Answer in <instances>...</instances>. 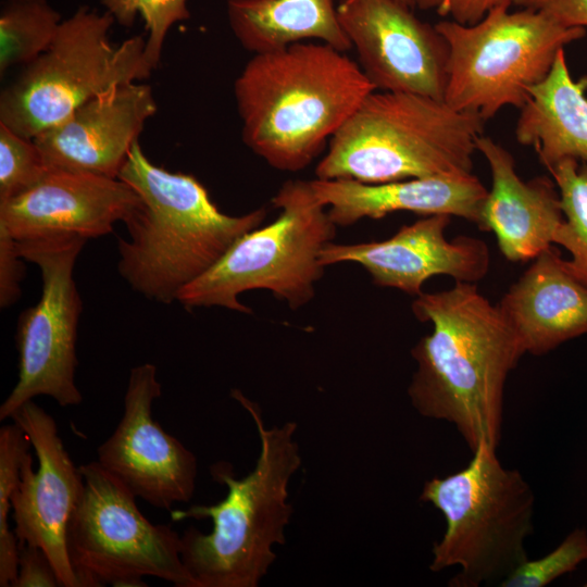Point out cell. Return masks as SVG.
<instances>
[{
    "instance_id": "obj_1",
    "label": "cell",
    "mask_w": 587,
    "mask_h": 587,
    "mask_svg": "<svg viewBox=\"0 0 587 587\" xmlns=\"http://www.w3.org/2000/svg\"><path fill=\"white\" fill-rule=\"evenodd\" d=\"M412 311L433 325L411 350L417 364L408 388L413 408L451 423L472 452L482 442L497 449L505 383L525 354L516 334L474 283L423 292Z\"/></svg>"
},
{
    "instance_id": "obj_2",
    "label": "cell",
    "mask_w": 587,
    "mask_h": 587,
    "mask_svg": "<svg viewBox=\"0 0 587 587\" xmlns=\"http://www.w3.org/2000/svg\"><path fill=\"white\" fill-rule=\"evenodd\" d=\"M374 90L357 62L324 42L255 53L234 84L242 140L272 167L300 171Z\"/></svg>"
},
{
    "instance_id": "obj_3",
    "label": "cell",
    "mask_w": 587,
    "mask_h": 587,
    "mask_svg": "<svg viewBox=\"0 0 587 587\" xmlns=\"http://www.w3.org/2000/svg\"><path fill=\"white\" fill-rule=\"evenodd\" d=\"M232 396L255 424L260 453L254 469L239 479L227 462L211 466L213 479L227 488L222 501L171 511L176 522L212 520L209 534L189 527L180 536L182 561L193 587L259 586L276 560L273 548L286 542V526L294 513L288 486L302 463L295 439L297 424L265 427L255 403L239 390Z\"/></svg>"
},
{
    "instance_id": "obj_4",
    "label": "cell",
    "mask_w": 587,
    "mask_h": 587,
    "mask_svg": "<svg viewBox=\"0 0 587 587\" xmlns=\"http://www.w3.org/2000/svg\"><path fill=\"white\" fill-rule=\"evenodd\" d=\"M118 178L140 198L124 222L117 270L138 294L171 304L184 287L211 268L243 234L259 227L265 208L225 214L192 175L153 164L137 141Z\"/></svg>"
},
{
    "instance_id": "obj_5",
    "label": "cell",
    "mask_w": 587,
    "mask_h": 587,
    "mask_svg": "<svg viewBox=\"0 0 587 587\" xmlns=\"http://www.w3.org/2000/svg\"><path fill=\"white\" fill-rule=\"evenodd\" d=\"M484 122L444 100L374 90L329 139L315 175L365 184L469 175Z\"/></svg>"
},
{
    "instance_id": "obj_6",
    "label": "cell",
    "mask_w": 587,
    "mask_h": 587,
    "mask_svg": "<svg viewBox=\"0 0 587 587\" xmlns=\"http://www.w3.org/2000/svg\"><path fill=\"white\" fill-rule=\"evenodd\" d=\"M496 451L482 442L464 469L425 482L420 496L446 520L429 570L459 567L449 582L452 587L500 585L528 559L525 540L534 530V492L517 470L501 464Z\"/></svg>"
},
{
    "instance_id": "obj_7",
    "label": "cell",
    "mask_w": 587,
    "mask_h": 587,
    "mask_svg": "<svg viewBox=\"0 0 587 587\" xmlns=\"http://www.w3.org/2000/svg\"><path fill=\"white\" fill-rule=\"evenodd\" d=\"M279 216L239 237L205 273L182 289L177 301L186 309L223 307L242 313L247 290L267 289L297 310L312 300L324 266L321 250L336 235L326 207L310 180H288L272 198Z\"/></svg>"
},
{
    "instance_id": "obj_8",
    "label": "cell",
    "mask_w": 587,
    "mask_h": 587,
    "mask_svg": "<svg viewBox=\"0 0 587 587\" xmlns=\"http://www.w3.org/2000/svg\"><path fill=\"white\" fill-rule=\"evenodd\" d=\"M107 11L79 7L63 20L50 47L0 95V123L34 139L91 98L125 83L143 82L154 67L140 35L113 45Z\"/></svg>"
},
{
    "instance_id": "obj_9",
    "label": "cell",
    "mask_w": 587,
    "mask_h": 587,
    "mask_svg": "<svg viewBox=\"0 0 587 587\" xmlns=\"http://www.w3.org/2000/svg\"><path fill=\"white\" fill-rule=\"evenodd\" d=\"M491 9L474 25L435 24L449 47L444 101L458 111L491 118L503 107L522 109L534 86L550 73L564 47L585 36L541 10Z\"/></svg>"
},
{
    "instance_id": "obj_10",
    "label": "cell",
    "mask_w": 587,
    "mask_h": 587,
    "mask_svg": "<svg viewBox=\"0 0 587 587\" xmlns=\"http://www.w3.org/2000/svg\"><path fill=\"white\" fill-rule=\"evenodd\" d=\"M79 470L85 485L66 545L80 587L146 586V576L193 587L182 561L180 536L145 517L136 497L98 461Z\"/></svg>"
},
{
    "instance_id": "obj_11",
    "label": "cell",
    "mask_w": 587,
    "mask_h": 587,
    "mask_svg": "<svg viewBox=\"0 0 587 587\" xmlns=\"http://www.w3.org/2000/svg\"><path fill=\"white\" fill-rule=\"evenodd\" d=\"M87 239L60 237L16 241L23 260L41 273L38 302L21 313L17 324L18 379L0 407V421L37 396H49L61 407L77 405L76 339L83 310L74 265Z\"/></svg>"
},
{
    "instance_id": "obj_12",
    "label": "cell",
    "mask_w": 587,
    "mask_h": 587,
    "mask_svg": "<svg viewBox=\"0 0 587 587\" xmlns=\"http://www.w3.org/2000/svg\"><path fill=\"white\" fill-rule=\"evenodd\" d=\"M337 16L376 90L445 99L449 47L435 25L397 0H341Z\"/></svg>"
},
{
    "instance_id": "obj_13",
    "label": "cell",
    "mask_w": 587,
    "mask_h": 587,
    "mask_svg": "<svg viewBox=\"0 0 587 587\" xmlns=\"http://www.w3.org/2000/svg\"><path fill=\"white\" fill-rule=\"evenodd\" d=\"M161 392L154 364L132 369L122 419L98 447L97 461L136 498L170 510L174 503L192 498L198 461L192 451L154 421L152 405Z\"/></svg>"
},
{
    "instance_id": "obj_14",
    "label": "cell",
    "mask_w": 587,
    "mask_h": 587,
    "mask_svg": "<svg viewBox=\"0 0 587 587\" xmlns=\"http://www.w3.org/2000/svg\"><path fill=\"white\" fill-rule=\"evenodd\" d=\"M10 419L24 430L38 459L34 471L30 453L25 457L11 497L18 546L41 548L52 562L60 585L80 587L70 560L66 534L83 495V474L66 451L54 419L41 407L29 400Z\"/></svg>"
},
{
    "instance_id": "obj_15",
    "label": "cell",
    "mask_w": 587,
    "mask_h": 587,
    "mask_svg": "<svg viewBox=\"0 0 587 587\" xmlns=\"http://www.w3.org/2000/svg\"><path fill=\"white\" fill-rule=\"evenodd\" d=\"M451 216L435 214L403 225L380 241L340 245L329 242L320 252L326 267L340 262L362 265L375 285L399 289L411 296L423 294L424 283L447 275L455 282L475 283L489 270L487 243L478 238L446 237Z\"/></svg>"
},
{
    "instance_id": "obj_16",
    "label": "cell",
    "mask_w": 587,
    "mask_h": 587,
    "mask_svg": "<svg viewBox=\"0 0 587 587\" xmlns=\"http://www.w3.org/2000/svg\"><path fill=\"white\" fill-rule=\"evenodd\" d=\"M140 198L120 178L48 168L34 186L0 202V227L16 241L111 234L139 207Z\"/></svg>"
},
{
    "instance_id": "obj_17",
    "label": "cell",
    "mask_w": 587,
    "mask_h": 587,
    "mask_svg": "<svg viewBox=\"0 0 587 587\" xmlns=\"http://www.w3.org/2000/svg\"><path fill=\"white\" fill-rule=\"evenodd\" d=\"M157 110L150 85L125 83L80 104L33 140L48 168L118 178L133 146Z\"/></svg>"
},
{
    "instance_id": "obj_18",
    "label": "cell",
    "mask_w": 587,
    "mask_h": 587,
    "mask_svg": "<svg viewBox=\"0 0 587 587\" xmlns=\"http://www.w3.org/2000/svg\"><path fill=\"white\" fill-rule=\"evenodd\" d=\"M310 184L315 197L328 207V216L336 226H350L362 218L378 220L394 212L409 211L424 216H458L480 228L488 193L473 173L383 184L316 178Z\"/></svg>"
},
{
    "instance_id": "obj_19",
    "label": "cell",
    "mask_w": 587,
    "mask_h": 587,
    "mask_svg": "<svg viewBox=\"0 0 587 587\" xmlns=\"http://www.w3.org/2000/svg\"><path fill=\"white\" fill-rule=\"evenodd\" d=\"M476 150L487 160L491 173L480 229L494 232L507 260H534L552 247L564 218L554 180L545 176L522 179L512 154L490 137L480 135Z\"/></svg>"
},
{
    "instance_id": "obj_20",
    "label": "cell",
    "mask_w": 587,
    "mask_h": 587,
    "mask_svg": "<svg viewBox=\"0 0 587 587\" xmlns=\"http://www.w3.org/2000/svg\"><path fill=\"white\" fill-rule=\"evenodd\" d=\"M498 307L525 353L542 355L587 334V285L552 247L534 259Z\"/></svg>"
},
{
    "instance_id": "obj_21",
    "label": "cell",
    "mask_w": 587,
    "mask_h": 587,
    "mask_svg": "<svg viewBox=\"0 0 587 587\" xmlns=\"http://www.w3.org/2000/svg\"><path fill=\"white\" fill-rule=\"evenodd\" d=\"M587 76L571 77L564 50L549 75L530 90L515 136L536 151L547 168L573 159L587 163Z\"/></svg>"
},
{
    "instance_id": "obj_22",
    "label": "cell",
    "mask_w": 587,
    "mask_h": 587,
    "mask_svg": "<svg viewBox=\"0 0 587 587\" xmlns=\"http://www.w3.org/2000/svg\"><path fill=\"white\" fill-rule=\"evenodd\" d=\"M228 23L248 51L264 53L308 39L351 48L334 0H228Z\"/></svg>"
},
{
    "instance_id": "obj_23",
    "label": "cell",
    "mask_w": 587,
    "mask_h": 587,
    "mask_svg": "<svg viewBox=\"0 0 587 587\" xmlns=\"http://www.w3.org/2000/svg\"><path fill=\"white\" fill-rule=\"evenodd\" d=\"M47 0H4L0 10V73L26 66L52 43L62 23Z\"/></svg>"
},
{
    "instance_id": "obj_24",
    "label": "cell",
    "mask_w": 587,
    "mask_h": 587,
    "mask_svg": "<svg viewBox=\"0 0 587 587\" xmlns=\"http://www.w3.org/2000/svg\"><path fill=\"white\" fill-rule=\"evenodd\" d=\"M548 170L559 190L564 217L553 243L569 251L566 268L587 285V163L566 159Z\"/></svg>"
},
{
    "instance_id": "obj_25",
    "label": "cell",
    "mask_w": 587,
    "mask_h": 587,
    "mask_svg": "<svg viewBox=\"0 0 587 587\" xmlns=\"http://www.w3.org/2000/svg\"><path fill=\"white\" fill-rule=\"evenodd\" d=\"M30 441L16 424L0 428V586L14 585L17 576L18 541L9 526L11 497L20 482L21 467Z\"/></svg>"
},
{
    "instance_id": "obj_26",
    "label": "cell",
    "mask_w": 587,
    "mask_h": 587,
    "mask_svg": "<svg viewBox=\"0 0 587 587\" xmlns=\"http://www.w3.org/2000/svg\"><path fill=\"white\" fill-rule=\"evenodd\" d=\"M115 23L133 26L140 16L148 33L146 57L155 68L161 60L163 46L170 29L190 17L188 0H100Z\"/></svg>"
},
{
    "instance_id": "obj_27",
    "label": "cell",
    "mask_w": 587,
    "mask_h": 587,
    "mask_svg": "<svg viewBox=\"0 0 587 587\" xmlns=\"http://www.w3.org/2000/svg\"><path fill=\"white\" fill-rule=\"evenodd\" d=\"M47 171L35 141L0 123V202L34 186Z\"/></svg>"
},
{
    "instance_id": "obj_28",
    "label": "cell",
    "mask_w": 587,
    "mask_h": 587,
    "mask_svg": "<svg viewBox=\"0 0 587 587\" xmlns=\"http://www.w3.org/2000/svg\"><path fill=\"white\" fill-rule=\"evenodd\" d=\"M587 560V532L575 528L548 554L527 559L504 580L501 587H544L560 576L573 572Z\"/></svg>"
},
{
    "instance_id": "obj_29",
    "label": "cell",
    "mask_w": 587,
    "mask_h": 587,
    "mask_svg": "<svg viewBox=\"0 0 587 587\" xmlns=\"http://www.w3.org/2000/svg\"><path fill=\"white\" fill-rule=\"evenodd\" d=\"M61 586L47 553L32 545L18 546L17 576L13 587Z\"/></svg>"
},
{
    "instance_id": "obj_30",
    "label": "cell",
    "mask_w": 587,
    "mask_h": 587,
    "mask_svg": "<svg viewBox=\"0 0 587 587\" xmlns=\"http://www.w3.org/2000/svg\"><path fill=\"white\" fill-rule=\"evenodd\" d=\"M23 258L15 240L0 227V305L7 308L21 296V280L24 276Z\"/></svg>"
},
{
    "instance_id": "obj_31",
    "label": "cell",
    "mask_w": 587,
    "mask_h": 587,
    "mask_svg": "<svg viewBox=\"0 0 587 587\" xmlns=\"http://www.w3.org/2000/svg\"><path fill=\"white\" fill-rule=\"evenodd\" d=\"M511 0H414L421 10H435L441 16H450L462 25H474L494 8L511 5Z\"/></svg>"
},
{
    "instance_id": "obj_32",
    "label": "cell",
    "mask_w": 587,
    "mask_h": 587,
    "mask_svg": "<svg viewBox=\"0 0 587 587\" xmlns=\"http://www.w3.org/2000/svg\"><path fill=\"white\" fill-rule=\"evenodd\" d=\"M565 27L587 26V0H540L534 8Z\"/></svg>"
},
{
    "instance_id": "obj_33",
    "label": "cell",
    "mask_w": 587,
    "mask_h": 587,
    "mask_svg": "<svg viewBox=\"0 0 587 587\" xmlns=\"http://www.w3.org/2000/svg\"><path fill=\"white\" fill-rule=\"evenodd\" d=\"M512 3L522 5L524 8H535L540 0H511Z\"/></svg>"
},
{
    "instance_id": "obj_34",
    "label": "cell",
    "mask_w": 587,
    "mask_h": 587,
    "mask_svg": "<svg viewBox=\"0 0 587 587\" xmlns=\"http://www.w3.org/2000/svg\"><path fill=\"white\" fill-rule=\"evenodd\" d=\"M397 1L411 9L414 8V0H397Z\"/></svg>"
},
{
    "instance_id": "obj_35",
    "label": "cell",
    "mask_w": 587,
    "mask_h": 587,
    "mask_svg": "<svg viewBox=\"0 0 587 587\" xmlns=\"http://www.w3.org/2000/svg\"><path fill=\"white\" fill-rule=\"evenodd\" d=\"M585 586L587 587V584H585Z\"/></svg>"
}]
</instances>
